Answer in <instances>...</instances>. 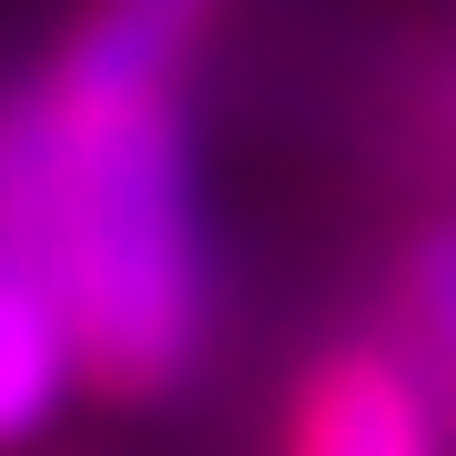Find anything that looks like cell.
Segmentation results:
<instances>
[{"instance_id":"5b68a950","label":"cell","mask_w":456,"mask_h":456,"mask_svg":"<svg viewBox=\"0 0 456 456\" xmlns=\"http://www.w3.org/2000/svg\"><path fill=\"white\" fill-rule=\"evenodd\" d=\"M395 314H406V355L426 365V386L456 406V224H426L395 254Z\"/></svg>"},{"instance_id":"277c9868","label":"cell","mask_w":456,"mask_h":456,"mask_svg":"<svg viewBox=\"0 0 456 456\" xmlns=\"http://www.w3.org/2000/svg\"><path fill=\"white\" fill-rule=\"evenodd\" d=\"M71 395H82V345H71L61 294L31 264H0V456L31 446Z\"/></svg>"},{"instance_id":"6da1fadb","label":"cell","mask_w":456,"mask_h":456,"mask_svg":"<svg viewBox=\"0 0 456 456\" xmlns=\"http://www.w3.org/2000/svg\"><path fill=\"white\" fill-rule=\"evenodd\" d=\"M51 132V244L41 274L82 345V395L163 406L203 365V193L183 92H92L31 71Z\"/></svg>"},{"instance_id":"7a4b0ae2","label":"cell","mask_w":456,"mask_h":456,"mask_svg":"<svg viewBox=\"0 0 456 456\" xmlns=\"http://www.w3.org/2000/svg\"><path fill=\"white\" fill-rule=\"evenodd\" d=\"M274 456H446V395L406 335H335L294 365Z\"/></svg>"},{"instance_id":"3957f363","label":"cell","mask_w":456,"mask_h":456,"mask_svg":"<svg viewBox=\"0 0 456 456\" xmlns=\"http://www.w3.org/2000/svg\"><path fill=\"white\" fill-rule=\"evenodd\" d=\"M213 20H224V0H82L41 71L92 92H183Z\"/></svg>"}]
</instances>
